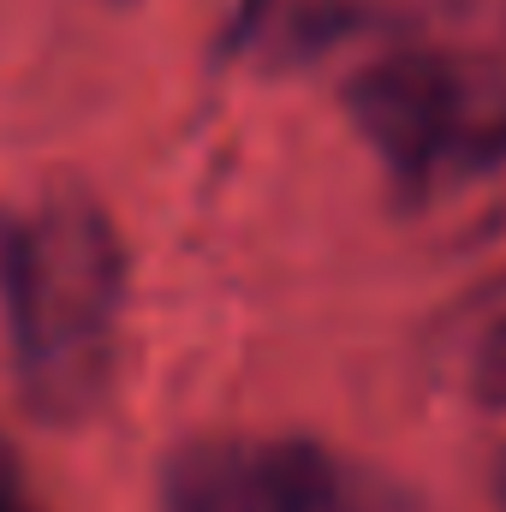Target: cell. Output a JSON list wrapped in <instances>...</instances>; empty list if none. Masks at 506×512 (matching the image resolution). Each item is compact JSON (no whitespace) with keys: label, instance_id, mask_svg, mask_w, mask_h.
I'll list each match as a JSON object with an SVG mask.
<instances>
[{"label":"cell","instance_id":"52a82bcc","mask_svg":"<svg viewBox=\"0 0 506 512\" xmlns=\"http://www.w3.org/2000/svg\"><path fill=\"white\" fill-rule=\"evenodd\" d=\"M12 251H18V227L0 215V304H6V280H12Z\"/></svg>","mask_w":506,"mask_h":512},{"label":"cell","instance_id":"277c9868","mask_svg":"<svg viewBox=\"0 0 506 512\" xmlns=\"http://www.w3.org/2000/svg\"><path fill=\"white\" fill-rule=\"evenodd\" d=\"M423 370L459 405L506 411V268L435 310L423 334Z\"/></svg>","mask_w":506,"mask_h":512},{"label":"cell","instance_id":"7a4b0ae2","mask_svg":"<svg viewBox=\"0 0 506 512\" xmlns=\"http://www.w3.org/2000/svg\"><path fill=\"white\" fill-rule=\"evenodd\" d=\"M0 316L24 399L42 417L72 423L102 405L126 316V245L102 203L66 191L18 221Z\"/></svg>","mask_w":506,"mask_h":512},{"label":"cell","instance_id":"6da1fadb","mask_svg":"<svg viewBox=\"0 0 506 512\" xmlns=\"http://www.w3.org/2000/svg\"><path fill=\"white\" fill-rule=\"evenodd\" d=\"M346 114L405 215L441 233L506 227V66L459 48H387L346 84Z\"/></svg>","mask_w":506,"mask_h":512},{"label":"cell","instance_id":"8992f818","mask_svg":"<svg viewBox=\"0 0 506 512\" xmlns=\"http://www.w3.org/2000/svg\"><path fill=\"white\" fill-rule=\"evenodd\" d=\"M0 512H42L36 507V495L24 489V477H18V465L0 453Z\"/></svg>","mask_w":506,"mask_h":512},{"label":"cell","instance_id":"ba28073f","mask_svg":"<svg viewBox=\"0 0 506 512\" xmlns=\"http://www.w3.org/2000/svg\"><path fill=\"white\" fill-rule=\"evenodd\" d=\"M495 512H506V453L495 459Z\"/></svg>","mask_w":506,"mask_h":512},{"label":"cell","instance_id":"5b68a950","mask_svg":"<svg viewBox=\"0 0 506 512\" xmlns=\"http://www.w3.org/2000/svg\"><path fill=\"white\" fill-rule=\"evenodd\" d=\"M340 512H429L417 495H405V489H393V483H376V477H364V471H352L346 477V501Z\"/></svg>","mask_w":506,"mask_h":512},{"label":"cell","instance_id":"3957f363","mask_svg":"<svg viewBox=\"0 0 506 512\" xmlns=\"http://www.w3.org/2000/svg\"><path fill=\"white\" fill-rule=\"evenodd\" d=\"M352 465L292 435L191 441L161 483L167 512H340Z\"/></svg>","mask_w":506,"mask_h":512}]
</instances>
